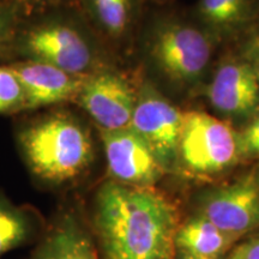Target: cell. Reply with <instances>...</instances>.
<instances>
[{
    "label": "cell",
    "instance_id": "6da1fadb",
    "mask_svg": "<svg viewBox=\"0 0 259 259\" xmlns=\"http://www.w3.org/2000/svg\"><path fill=\"white\" fill-rule=\"evenodd\" d=\"M88 220L102 259L176 258L177 208L154 187L105 181Z\"/></svg>",
    "mask_w": 259,
    "mask_h": 259
},
{
    "label": "cell",
    "instance_id": "7a4b0ae2",
    "mask_svg": "<svg viewBox=\"0 0 259 259\" xmlns=\"http://www.w3.org/2000/svg\"><path fill=\"white\" fill-rule=\"evenodd\" d=\"M136 37L142 77L167 97L202 93L220 44L192 16L155 12L141 22Z\"/></svg>",
    "mask_w": 259,
    "mask_h": 259
},
{
    "label": "cell",
    "instance_id": "3957f363",
    "mask_svg": "<svg viewBox=\"0 0 259 259\" xmlns=\"http://www.w3.org/2000/svg\"><path fill=\"white\" fill-rule=\"evenodd\" d=\"M19 115L14 126L16 148L35 184L60 189L88 176L96 144L83 119L59 106Z\"/></svg>",
    "mask_w": 259,
    "mask_h": 259
},
{
    "label": "cell",
    "instance_id": "277c9868",
    "mask_svg": "<svg viewBox=\"0 0 259 259\" xmlns=\"http://www.w3.org/2000/svg\"><path fill=\"white\" fill-rule=\"evenodd\" d=\"M115 57L77 6L21 17L9 51V59L38 61L80 77L118 66Z\"/></svg>",
    "mask_w": 259,
    "mask_h": 259
},
{
    "label": "cell",
    "instance_id": "5b68a950",
    "mask_svg": "<svg viewBox=\"0 0 259 259\" xmlns=\"http://www.w3.org/2000/svg\"><path fill=\"white\" fill-rule=\"evenodd\" d=\"M238 131L202 111L184 112L178 166L193 178L225 173L240 162Z\"/></svg>",
    "mask_w": 259,
    "mask_h": 259
},
{
    "label": "cell",
    "instance_id": "8992f818",
    "mask_svg": "<svg viewBox=\"0 0 259 259\" xmlns=\"http://www.w3.org/2000/svg\"><path fill=\"white\" fill-rule=\"evenodd\" d=\"M183 118L184 112L169 97L142 77L128 127L149 145L166 171L178 167Z\"/></svg>",
    "mask_w": 259,
    "mask_h": 259
},
{
    "label": "cell",
    "instance_id": "52a82bcc",
    "mask_svg": "<svg viewBox=\"0 0 259 259\" xmlns=\"http://www.w3.org/2000/svg\"><path fill=\"white\" fill-rule=\"evenodd\" d=\"M202 93L219 114L233 120H248L259 108V79L236 51L216 59Z\"/></svg>",
    "mask_w": 259,
    "mask_h": 259
},
{
    "label": "cell",
    "instance_id": "ba28073f",
    "mask_svg": "<svg viewBox=\"0 0 259 259\" xmlns=\"http://www.w3.org/2000/svg\"><path fill=\"white\" fill-rule=\"evenodd\" d=\"M137 97V87L118 66L87 76L74 103L92 119L96 128L128 127Z\"/></svg>",
    "mask_w": 259,
    "mask_h": 259
},
{
    "label": "cell",
    "instance_id": "9c48e42d",
    "mask_svg": "<svg viewBox=\"0 0 259 259\" xmlns=\"http://www.w3.org/2000/svg\"><path fill=\"white\" fill-rule=\"evenodd\" d=\"M111 180L124 185L153 187L167 173L149 145L131 127L97 128Z\"/></svg>",
    "mask_w": 259,
    "mask_h": 259
},
{
    "label": "cell",
    "instance_id": "30bf717a",
    "mask_svg": "<svg viewBox=\"0 0 259 259\" xmlns=\"http://www.w3.org/2000/svg\"><path fill=\"white\" fill-rule=\"evenodd\" d=\"M198 213L235 239L258 228L259 185L254 171L205 193Z\"/></svg>",
    "mask_w": 259,
    "mask_h": 259
},
{
    "label": "cell",
    "instance_id": "8fae6325",
    "mask_svg": "<svg viewBox=\"0 0 259 259\" xmlns=\"http://www.w3.org/2000/svg\"><path fill=\"white\" fill-rule=\"evenodd\" d=\"M24 259H102L82 206H60Z\"/></svg>",
    "mask_w": 259,
    "mask_h": 259
},
{
    "label": "cell",
    "instance_id": "7c38bea8",
    "mask_svg": "<svg viewBox=\"0 0 259 259\" xmlns=\"http://www.w3.org/2000/svg\"><path fill=\"white\" fill-rule=\"evenodd\" d=\"M17 77L24 96L23 113L74 103L85 77L65 72L52 65L32 60L8 64Z\"/></svg>",
    "mask_w": 259,
    "mask_h": 259
},
{
    "label": "cell",
    "instance_id": "4fadbf2b",
    "mask_svg": "<svg viewBox=\"0 0 259 259\" xmlns=\"http://www.w3.org/2000/svg\"><path fill=\"white\" fill-rule=\"evenodd\" d=\"M143 4L144 0H77V8L114 53L134 44Z\"/></svg>",
    "mask_w": 259,
    "mask_h": 259
},
{
    "label": "cell",
    "instance_id": "5bb4252c",
    "mask_svg": "<svg viewBox=\"0 0 259 259\" xmlns=\"http://www.w3.org/2000/svg\"><path fill=\"white\" fill-rule=\"evenodd\" d=\"M192 17L220 46L238 44L259 23V0H198Z\"/></svg>",
    "mask_w": 259,
    "mask_h": 259
},
{
    "label": "cell",
    "instance_id": "9a60e30c",
    "mask_svg": "<svg viewBox=\"0 0 259 259\" xmlns=\"http://www.w3.org/2000/svg\"><path fill=\"white\" fill-rule=\"evenodd\" d=\"M47 221L29 204H16L0 189V258L9 252L34 246L46 229Z\"/></svg>",
    "mask_w": 259,
    "mask_h": 259
},
{
    "label": "cell",
    "instance_id": "2e32d148",
    "mask_svg": "<svg viewBox=\"0 0 259 259\" xmlns=\"http://www.w3.org/2000/svg\"><path fill=\"white\" fill-rule=\"evenodd\" d=\"M236 240L198 213L179 226L176 247L179 252L199 257H221Z\"/></svg>",
    "mask_w": 259,
    "mask_h": 259
},
{
    "label": "cell",
    "instance_id": "e0dca14e",
    "mask_svg": "<svg viewBox=\"0 0 259 259\" xmlns=\"http://www.w3.org/2000/svg\"><path fill=\"white\" fill-rule=\"evenodd\" d=\"M23 108V90L17 77L8 65H0V115H19Z\"/></svg>",
    "mask_w": 259,
    "mask_h": 259
},
{
    "label": "cell",
    "instance_id": "ac0fdd59",
    "mask_svg": "<svg viewBox=\"0 0 259 259\" xmlns=\"http://www.w3.org/2000/svg\"><path fill=\"white\" fill-rule=\"evenodd\" d=\"M240 160L259 158V108L238 131Z\"/></svg>",
    "mask_w": 259,
    "mask_h": 259
},
{
    "label": "cell",
    "instance_id": "d6986e66",
    "mask_svg": "<svg viewBox=\"0 0 259 259\" xmlns=\"http://www.w3.org/2000/svg\"><path fill=\"white\" fill-rule=\"evenodd\" d=\"M19 18L21 16L11 3H0V60L9 59L10 45Z\"/></svg>",
    "mask_w": 259,
    "mask_h": 259
},
{
    "label": "cell",
    "instance_id": "ffe728a7",
    "mask_svg": "<svg viewBox=\"0 0 259 259\" xmlns=\"http://www.w3.org/2000/svg\"><path fill=\"white\" fill-rule=\"evenodd\" d=\"M21 17H29L41 12L64 6H77V0H9Z\"/></svg>",
    "mask_w": 259,
    "mask_h": 259
},
{
    "label": "cell",
    "instance_id": "44dd1931",
    "mask_svg": "<svg viewBox=\"0 0 259 259\" xmlns=\"http://www.w3.org/2000/svg\"><path fill=\"white\" fill-rule=\"evenodd\" d=\"M235 51L250 64L259 79V23L236 44Z\"/></svg>",
    "mask_w": 259,
    "mask_h": 259
},
{
    "label": "cell",
    "instance_id": "7402d4cb",
    "mask_svg": "<svg viewBox=\"0 0 259 259\" xmlns=\"http://www.w3.org/2000/svg\"><path fill=\"white\" fill-rule=\"evenodd\" d=\"M240 259H259V236L245 242L235 250Z\"/></svg>",
    "mask_w": 259,
    "mask_h": 259
},
{
    "label": "cell",
    "instance_id": "603a6c76",
    "mask_svg": "<svg viewBox=\"0 0 259 259\" xmlns=\"http://www.w3.org/2000/svg\"><path fill=\"white\" fill-rule=\"evenodd\" d=\"M174 259H221L220 257H199V255H193L189 253L179 252V255Z\"/></svg>",
    "mask_w": 259,
    "mask_h": 259
},
{
    "label": "cell",
    "instance_id": "cb8c5ba5",
    "mask_svg": "<svg viewBox=\"0 0 259 259\" xmlns=\"http://www.w3.org/2000/svg\"><path fill=\"white\" fill-rule=\"evenodd\" d=\"M254 176H255V180H257V183H258V185H259V167L254 170Z\"/></svg>",
    "mask_w": 259,
    "mask_h": 259
},
{
    "label": "cell",
    "instance_id": "d4e9b609",
    "mask_svg": "<svg viewBox=\"0 0 259 259\" xmlns=\"http://www.w3.org/2000/svg\"><path fill=\"white\" fill-rule=\"evenodd\" d=\"M145 2H153V3H164V2H167V0H144V3Z\"/></svg>",
    "mask_w": 259,
    "mask_h": 259
},
{
    "label": "cell",
    "instance_id": "484cf974",
    "mask_svg": "<svg viewBox=\"0 0 259 259\" xmlns=\"http://www.w3.org/2000/svg\"><path fill=\"white\" fill-rule=\"evenodd\" d=\"M231 259H240V258H239L238 253H236V252L234 251V253H233V255H232V257H231Z\"/></svg>",
    "mask_w": 259,
    "mask_h": 259
},
{
    "label": "cell",
    "instance_id": "4316f807",
    "mask_svg": "<svg viewBox=\"0 0 259 259\" xmlns=\"http://www.w3.org/2000/svg\"><path fill=\"white\" fill-rule=\"evenodd\" d=\"M0 3H10L9 0H0Z\"/></svg>",
    "mask_w": 259,
    "mask_h": 259
}]
</instances>
